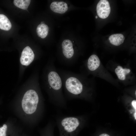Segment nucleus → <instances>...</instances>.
I'll list each match as a JSON object with an SVG mask.
<instances>
[{
    "label": "nucleus",
    "instance_id": "obj_1",
    "mask_svg": "<svg viewBox=\"0 0 136 136\" xmlns=\"http://www.w3.org/2000/svg\"><path fill=\"white\" fill-rule=\"evenodd\" d=\"M54 60L49 61L45 75V87L50 102L60 109H66V100L63 92L61 78L56 69Z\"/></svg>",
    "mask_w": 136,
    "mask_h": 136
},
{
    "label": "nucleus",
    "instance_id": "obj_2",
    "mask_svg": "<svg viewBox=\"0 0 136 136\" xmlns=\"http://www.w3.org/2000/svg\"><path fill=\"white\" fill-rule=\"evenodd\" d=\"M24 94L21 102L22 112L27 115L33 116L37 121L40 119L44 110V99L38 84Z\"/></svg>",
    "mask_w": 136,
    "mask_h": 136
},
{
    "label": "nucleus",
    "instance_id": "obj_3",
    "mask_svg": "<svg viewBox=\"0 0 136 136\" xmlns=\"http://www.w3.org/2000/svg\"><path fill=\"white\" fill-rule=\"evenodd\" d=\"M55 120L59 136H77L81 127V118L77 116L57 115Z\"/></svg>",
    "mask_w": 136,
    "mask_h": 136
},
{
    "label": "nucleus",
    "instance_id": "obj_4",
    "mask_svg": "<svg viewBox=\"0 0 136 136\" xmlns=\"http://www.w3.org/2000/svg\"><path fill=\"white\" fill-rule=\"evenodd\" d=\"M97 15L100 18L105 19L109 15L111 8L109 2L106 0H101L98 3L96 7Z\"/></svg>",
    "mask_w": 136,
    "mask_h": 136
},
{
    "label": "nucleus",
    "instance_id": "obj_5",
    "mask_svg": "<svg viewBox=\"0 0 136 136\" xmlns=\"http://www.w3.org/2000/svg\"><path fill=\"white\" fill-rule=\"evenodd\" d=\"M35 55L31 48L29 46L25 47L23 50L20 58L21 64L24 66H28L33 60Z\"/></svg>",
    "mask_w": 136,
    "mask_h": 136
},
{
    "label": "nucleus",
    "instance_id": "obj_6",
    "mask_svg": "<svg viewBox=\"0 0 136 136\" xmlns=\"http://www.w3.org/2000/svg\"><path fill=\"white\" fill-rule=\"evenodd\" d=\"M50 8L54 12L60 14H63L68 10L66 3L63 2H54L51 4Z\"/></svg>",
    "mask_w": 136,
    "mask_h": 136
},
{
    "label": "nucleus",
    "instance_id": "obj_7",
    "mask_svg": "<svg viewBox=\"0 0 136 136\" xmlns=\"http://www.w3.org/2000/svg\"><path fill=\"white\" fill-rule=\"evenodd\" d=\"M100 61L96 55L93 54L88 58L86 64L87 68L91 71L96 70L99 66Z\"/></svg>",
    "mask_w": 136,
    "mask_h": 136
},
{
    "label": "nucleus",
    "instance_id": "obj_8",
    "mask_svg": "<svg viewBox=\"0 0 136 136\" xmlns=\"http://www.w3.org/2000/svg\"><path fill=\"white\" fill-rule=\"evenodd\" d=\"M125 37L121 33H117L111 35L109 38V40L112 44L116 46L120 45L123 42Z\"/></svg>",
    "mask_w": 136,
    "mask_h": 136
},
{
    "label": "nucleus",
    "instance_id": "obj_9",
    "mask_svg": "<svg viewBox=\"0 0 136 136\" xmlns=\"http://www.w3.org/2000/svg\"><path fill=\"white\" fill-rule=\"evenodd\" d=\"M12 25L8 18L5 15L0 14V29L9 30L11 28Z\"/></svg>",
    "mask_w": 136,
    "mask_h": 136
},
{
    "label": "nucleus",
    "instance_id": "obj_10",
    "mask_svg": "<svg viewBox=\"0 0 136 136\" xmlns=\"http://www.w3.org/2000/svg\"><path fill=\"white\" fill-rule=\"evenodd\" d=\"M49 27L45 23L40 24L37 28V32L38 36L42 39H44L47 36L48 32Z\"/></svg>",
    "mask_w": 136,
    "mask_h": 136
},
{
    "label": "nucleus",
    "instance_id": "obj_11",
    "mask_svg": "<svg viewBox=\"0 0 136 136\" xmlns=\"http://www.w3.org/2000/svg\"><path fill=\"white\" fill-rule=\"evenodd\" d=\"M130 71L129 69H123L120 66H118L115 70V72L118 78L122 80L125 79L126 75L129 73Z\"/></svg>",
    "mask_w": 136,
    "mask_h": 136
},
{
    "label": "nucleus",
    "instance_id": "obj_12",
    "mask_svg": "<svg viewBox=\"0 0 136 136\" xmlns=\"http://www.w3.org/2000/svg\"><path fill=\"white\" fill-rule=\"evenodd\" d=\"M55 125L54 122L50 121L44 130L43 136H54V131Z\"/></svg>",
    "mask_w": 136,
    "mask_h": 136
},
{
    "label": "nucleus",
    "instance_id": "obj_13",
    "mask_svg": "<svg viewBox=\"0 0 136 136\" xmlns=\"http://www.w3.org/2000/svg\"><path fill=\"white\" fill-rule=\"evenodd\" d=\"M30 2V0H14L13 3L17 7L23 10H26Z\"/></svg>",
    "mask_w": 136,
    "mask_h": 136
},
{
    "label": "nucleus",
    "instance_id": "obj_14",
    "mask_svg": "<svg viewBox=\"0 0 136 136\" xmlns=\"http://www.w3.org/2000/svg\"><path fill=\"white\" fill-rule=\"evenodd\" d=\"M7 126L6 124H4L0 127V136H6V131Z\"/></svg>",
    "mask_w": 136,
    "mask_h": 136
},
{
    "label": "nucleus",
    "instance_id": "obj_15",
    "mask_svg": "<svg viewBox=\"0 0 136 136\" xmlns=\"http://www.w3.org/2000/svg\"><path fill=\"white\" fill-rule=\"evenodd\" d=\"M134 109H136V101L135 100H134L132 101L131 103Z\"/></svg>",
    "mask_w": 136,
    "mask_h": 136
},
{
    "label": "nucleus",
    "instance_id": "obj_16",
    "mask_svg": "<svg viewBox=\"0 0 136 136\" xmlns=\"http://www.w3.org/2000/svg\"><path fill=\"white\" fill-rule=\"evenodd\" d=\"M99 136H110L108 134L106 133H103L99 135Z\"/></svg>",
    "mask_w": 136,
    "mask_h": 136
},
{
    "label": "nucleus",
    "instance_id": "obj_17",
    "mask_svg": "<svg viewBox=\"0 0 136 136\" xmlns=\"http://www.w3.org/2000/svg\"><path fill=\"white\" fill-rule=\"evenodd\" d=\"M136 112L134 113V118H135V119H136Z\"/></svg>",
    "mask_w": 136,
    "mask_h": 136
},
{
    "label": "nucleus",
    "instance_id": "obj_18",
    "mask_svg": "<svg viewBox=\"0 0 136 136\" xmlns=\"http://www.w3.org/2000/svg\"><path fill=\"white\" fill-rule=\"evenodd\" d=\"M95 18H97V16H96V17H95Z\"/></svg>",
    "mask_w": 136,
    "mask_h": 136
}]
</instances>
